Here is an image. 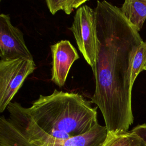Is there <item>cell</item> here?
Listing matches in <instances>:
<instances>
[{
    "label": "cell",
    "instance_id": "obj_10",
    "mask_svg": "<svg viewBox=\"0 0 146 146\" xmlns=\"http://www.w3.org/2000/svg\"><path fill=\"white\" fill-rule=\"evenodd\" d=\"M145 141L134 132L108 133L102 146H144Z\"/></svg>",
    "mask_w": 146,
    "mask_h": 146
},
{
    "label": "cell",
    "instance_id": "obj_5",
    "mask_svg": "<svg viewBox=\"0 0 146 146\" xmlns=\"http://www.w3.org/2000/svg\"><path fill=\"white\" fill-rule=\"evenodd\" d=\"M1 60H11L24 58L33 60L27 48L22 31L13 26L9 14H0Z\"/></svg>",
    "mask_w": 146,
    "mask_h": 146
},
{
    "label": "cell",
    "instance_id": "obj_1",
    "mask_svg": "<svg viewBox=\"0 0 146 146\" xmlns=\"http://www.w3.org/2000/svg\"><path fill=\"white\" fill-rule=\"evenodd\" d=\"M95 12L98 51L91 102L100 110L108 133H125L134 119L132 62L143 40L120 9L111 3L98 1Z\"/></svg>",
    "mask_w": 146,
    "mask_h": 146
},
{
    "label": "cell",
    "instance_id": "obj_13",
    "mask_svg": "<svg viewBox=\"0 0 146 146\" xmlns=\"http://www.w3.org/2000/svg\"><path fill=\"white\" fill-rule=\"evenodd\" d=\"M138 136H139L144 141H146V124H139L134 127L132 130Z\"/></svg>",
    "mask_w": 146,
    "mask_h": 146
},
{
    "label": "cell",
    "instance_id": "obj_15",
    "mask_svg": "<svg viewBox=\"0 0 146 146\" xmlns=\"http://www.w3.org/2000/svg\"><path fill=\"white\" fill-rule=\"evenodd\" d=\"M144 146H146V141H145V144H144Z\"/></svg>",
    "mask_w": 146,
    "mask_h": 146
},
{
    "label": "cell",
    "instance_id": "obj_9",
    "mask_svg": "<svg viewBox=\"0 0 146 146\" xmlns=\"http://www.w3.org/2000/svg\"><path fill=\"white\" fill-rule=\"evenodd\" d=\"M120 9L127 21L140 31L146 19V0H125Z\"/></svg>",
    "mask_w": 146,
    "mask_h": 146
},
{
    "label": "cell",
    "instance_id": "obj_4",
    "mask_svg": "<svg viewBox=\"0 0 146 146\" xmlns=\"http://www.w3.org/2000/svg\"><path fill=\"white\" fill-rule=\"evenodd\" d=\"M36 68L34 60H0V112H3L27 76Z\"/></svg>",
    "mask_w": 146,
    "mask_h": 146
},
{
    "label": "cell",
    "instance_id": "obj_2",
    "mask_svg": "<svg viewBox=\"0 0 146 146\" xmlns=\"http://www.w3.org/2000/svg\"><path fill=\"white\" fill-rule=\"evenodd\" d=\"M80 94L55 89L40 95L25 110L35 125L48 135L66 139L89 131L98 123L97 107Z\"/></svg>",
    "mask_w": 146,
    "mask_h": 146
},
{
    "label": "cell",
    "instance_id": "obj_6",
    "mask_svg": "<svg viewBox=\"0 0 146 146\" xmlns=\"http://www.w3.org/2000/svg\"><path fill=\"white\" fill-rule=\"evenodd\" d=\"M52 56L51 80L62 87L66 83L70 70L79 58L76 48L68 40H61L50 46Z\"/></svg>",
    "mask_w": 146,
    "mask_h": 146
},
{
    "label": "cell",
    "instance_id": "obj_12",
    "mask_svg": "<svg viewBox=\"0 0 146 146\" xmlns=\"http://www.w3.org/2000/svg\"><path fill=\"white\" fill-rule=\"evenodd\" d=\"M146 63V42L143 41L134 55L131 73V83L132 86L137 75L144 70V67Z\"/></svg>",
    "mask_w": 146,
    "mask_h": 146
},
{
    "label": "cell",
    "instance_id": "obj_3",
    "mask_svg": "<svg viewBox=\"0 0 146 146\" xmlns=\"http://www.w3.org/2000/svg\"><path fill=\"white\" fill-rule=\"evenodd\" d=\"M69 30L74 36L79 50L93 72L98 51L95 10L87 5L78 8Z\"/></svg>",
    "mask_w": 146,
    "mask_h": 146
},
{
    "label": "cell",
    "instance_id": "obj_14",
    "mask_svg": "<svg viewBox=\"0 0 146 146\" xmlns=\"http://www.w3.org/2000/svg\"><path fill=\"white\" fill-rule=\"evenodd\" d=\"M144 70H145V71H146V63H145V66H144Z\"/></svg>",
    "mask_w": 146,
    "mask_h": 146
},
{
    "label": "cell",
    "instance_id": "obj_11",
    "mask_svg": "<svg viewBox=\"0 0 146 146\" xmlns=\"http://www.w3.org/2000/svg\"><path fill=\"white\" fill-rule=\"evenodd\" d=\"M86 2V0H46V3L52 15L59 10H63L66 14L70 15L75 9H78Z\"/></svg>",
    "mask_w": 146,
    "mask_h": 146
},
{
    "label": "cell",
    "instance_id": "obj_7",
    "mask_svg": "<svg viewBox=\"0 0 146 146\" xmlns=\"http://www.w3.org/2000/svg\"><path fill=\"white\" fill-rule=\"evenodd\" d=\"M107 136L106 127L97 123L85 133L66 139L53 138L42 146H102Z\"/></svg>",
    "mask_w": 146,
    "mask_h": 146
},
{
    "label": "cell",
    "instance_id": "obj_8",
    "mask_svg": "<svg viewBox=\"0 0 146 146\" xmlns=\"http://www.w3.org/2000/svg\"><path fill=\"white\" fill-rule=\"evenodd\" d=\"M0 146H39L30 141L8 118L0 117Z\"/></svg>",
    "mask_w": 146,
    "mask_h": 146
}]
</instances>
